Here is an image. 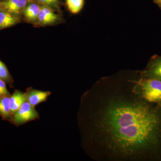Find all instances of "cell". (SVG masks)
Masks as SVG:
<instances>
[{
	"mask_svg": "<svg viewBox=\"0 0 161 161\" xmlns=\"http://www.w3.org/2000/svg\"><path fill=\"white\" fill-rule=\"evenodd\" d=\"M27 1H30V0H27Z\"/></svg>",
	"mask_w": 161,
	"mask_h": 161,
	"instance_id": "ac0fdd59",
	"label": "cell"
},
{
	"mask_svg": "<svg viewBox=\"0 0 161 161\" xmlns=\"http://www.w3.org/2000/svg\"><path fill=\"white\" fill-rule=\"evenodd\" d=\"M20 22L17 17L6 10H0V30L10 27Z\"/></svg>",
	"mask_w": 161,
	"mask_h": 161,
	"instance_id": "30bf717a",
	"label": "cell"
},
{
	"mask_svg": "<svg viewBox=\"0 0 161 161\" xmlns=\"http://www.w3.org/2000/svg\"><path fill=\"white\" fill-rule=\"evenodd\" d=\"M127 86L97 85L81 98L79 119L93 159L161 161V105Z\"/></svg>",
	"mask_w": 161,
	"mask_h": 161,
	"instance_id": "6da1fadb",
	"label": "cell"
},
{
	"mask_svg": "<svg viewBox=\"0 0 161 161\" xmlns=\"http://www.w3.org/2000/svg\"><path fill=\"white\" fill-rule=\"evenodd\" d=\"M0 79L8 84L10 87H13L14 80L5 64L0 60Z\"/></svg>",
	"mask_w": 161,
	"mask_h": 161,
	"instance_id": "4fadbf2b",
	"label": "cell"
},
{
	"mask_svg": "<svg viewBox=\"0 0 161 161\" xmlns=\"http://www.w3.org/2000/svg\"><path fill=\"white\" fill-rule=\"evenodd\" d=\"M26 101V96L25 92L15 90L9 97L10 112L11 115L20 108L22 104Z\"/></svg>",
	"mask_w": 161,
	"mask_h": 161,
	"instance_id": "ba28073f",
	"label": "cell"
},
{
	"mask_svg": "<svg viewBox=\"0 0 161 161\" xmlns=\"http://www.w3.org/2000/svg\"><path fill=\"white\" fill-rule=\"evenodd\" d=\"M59 20V16L53 10L45 6H41L37 22L40 25H52Z\"/></svg>",
	"mask_w": 161,
	"mask_h": 161,
	"instance_id": "8992f818",
	"label": "cell"
},
{
	"mask_svg": "<svg viewBox=\"0 0 161 161\" xmlns=\"http://www.w3.org/2000/svg\"><path fill=\"white\" fill-rule=\"evenodd\" d=\"M27 2V0H6L0 2V7L13 14H18L23 11Z\"/></svg>",
	"mask_w": 161,
	"mask_h": 161,
	"instance_id": "52a82bcc",
	"label": "cell"
},
{
	"mask_svg": "<svg viewBox=\"0 0 161 161\" xmlns=\"http://www.w3.org/2000/svg\"><path fill=\"white\" fill-rule=\"evenodd\" d=\"M130 80L133 83V90L141 97L161 105V80L141 77Z\"/></svg>",
	"mask_w": 161,
	"mask_h": 161,
	"instance_id": "7a4b0ae2",
	"label": "cell"
},
{
	"mask_svg": "<svg viewBox=\"0 0 161 161\" xmlns=\"http://www.w3.org/2000/svg\"><path fill=\"white\" fill-rule=\"evenodd\" d=\"M136 72L141 78L161 80V57H153L145 69Z\"/></svg>",
	"mask_w": 161,
	"mask_h": 161,
	"instance_id": "277c9868",
	"label": "cell"
},
{
	"mask_svg": "<svg viewBox=\"0 0 161 161\" xmlns=\"http://www.w3.org/2000/svg\"><path fill=\"white\" fill-rule=\"evenodd\" d=\"M38 3L43 6H47L53 10H57L59 9L60 4V0H36Z\"/></svg>",
	"mask_w": 161,
	"mask_h": 161,
	"instance_id": "5bb4252c",
	"label": "cell"
},
{
	"mask_svg": "<svg viewBox=\"0 0 161 161\" xmlns=\"http://www.w3.org/2000/svg\"><path fill=\"white\" fill-rule=\"evenodd\" d=\"M9 97L10 96L0 97V116L3 120L9 121L11 119Z\"/></svg>",
	"mask_w": 161,
	"mask_h": 161,
	"instance_id": "8fae6325",
	"label": "cell"
},
{
	"mask_svg": "<svg viewBox=\"0 0 161 161\" xmlns=\"http://www.w3.org/2000/svg\"><path fill=\"white\" fill-rule=\"evenodd\" d=\"M6 82L0 79V97L10 96L11 94L7 89Z\"/></svg>",
	"mask_w": 161,
	"mask_h": 161,
	"instance_id": "9a60e30c",
	"label": "cell"
},
{
	"mask_svg": "<svg viewBox=\"0 0 161 161\" xmlns=\"http://www.w3.org/2000/svg\"><path fill=\"white\" fill-rule=\"evenodd\" d=\"M41 6L39 4L32 3L27 5L23 13L24 17L28 22H37Z\"/></svg>",
	"mask_w": 161,
	"mask_h": 161,
	"instance_id": "9c48e42d",
	"label": "cell"
},
{
	"mask_svg": "<svg viewBox=\"0 0 161 161\" xmlns=\"http://www.w3.org/2000/svg\"><path fill=\"white\" fill-rule=\"evenodd\" d=\"M25 93L26 96V101L34 107L41 103L46 101L51 94L48 91L44 92L39 91L32 87L27 88Z\"/></svg>",
	"mask_w": 161,
	"mask_h": 161,
	"instance_id": "5b68a950",
	"label": "cell"
},
{
	"mask_svg": "<svg viewBox=\"0 0 161 161\" xmlns=\"http://www.w3.org/2000/svg\"><path fill=\"white\" fill-rule=\"evenodd\" d=\"M160 7H161V6H159Z\"/></svg>",
	"mask_w": 161,
	"mask_h": 161,
	"instance_id": "e0dca14e",
	"label": "cell"
},
{
	"mask_svg": "<svg viewBox=\"0 0 161 161\" xmlns=\"http://www.w3.org/2000/svg\"><path fill=\"white\" fill-rule=\"evenodd\" d=\"M153 2H154L155 4H157L159 6H161V0H153Z\"/></svg>",
	"mask_w": 161,
	"mask_h": 161,
	"instance_id": "2e32d148",
	"label": "cell"
},
{
	"mask_svg": "<svg viewBox=\"0 0 161 161\" xmlns=\"http://www.w3.org/2000/svg\"><path fill=\"white\" fill-rule=\"evenodd\" d=\"M40 118L37 111L27 101L24 102L22 105L12 115L9 121L13 125L19 126L31 121Z\"/></svg>",
	"mask_w": 161,
	"mask_h": 161,
	"instance_id": "3957f363",
	"label": "cell"
},
{
	"mask_svg": "<svg viewBox=\"0 0 161 161\" xmlns=\"http://www.w3.org/2000/svg\"><path fill=\"white\" fill-rule=\"evenodd\" d=\"M85 0H66L67 7L73 14H77L83 9Z\"/></svg>",
	"mask_w": 161,
	"mask_h": 161,
	"instance_id": "7c38bea8",
	"label": "cell"
}]
</instances>
